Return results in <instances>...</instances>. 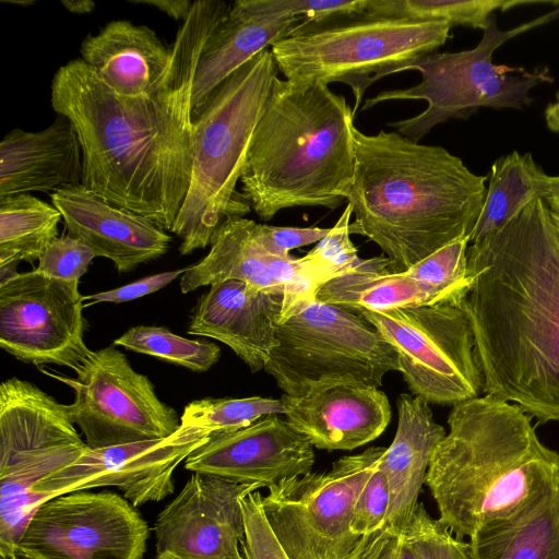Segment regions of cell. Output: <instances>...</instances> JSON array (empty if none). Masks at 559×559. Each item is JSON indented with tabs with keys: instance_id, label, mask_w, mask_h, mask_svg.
<instances>
[{
	"instance_id": "836d02e7",
	"label": "cell",
	"mask_w": 559,
	"mask_h": 559,
	"mask_svg": "<svg viewBox=\"0 0 559 559\" xmlns=\"http://www.w3.org/2000/svg\"><path fill=\"white\" fill-rule=\"evenodd\" d=\"M468 246L469 238L461 237L420 260L406 273L414 280L448 295L460 306L471 286L467 269Z\"/></svg>"
},
{
	"instance_id": "4fadbf2b",
	"label": "cell",
	"mask_w": 559,
	"mask_h": 559,
	"mask_svg": "<svg viewBox=\"0 0 559 559\" xmlns=\"http://www.w3.org/2000/svg\"><path fill=\"white\" fill-rule=\"evenodd\" d=\"M40 371L74 391L71 416L90 449L165 439L180 427L177 411L158 399L148 377L114 345L91 350L75 378Z\"/></svg>"
},
{
	"instance_id": "9a60e30c",
	"label": "cell",
	"mask_w": 559,
	"mask_h": 559,
	"mask_svg": "<svg viewBox=\"0 0 559 559\" xmlns=\"http://www.w3.org/2000/svg\"><path fill=\"white\" fill-rule=\"evenodd\" d=\"M79 283L33 270L0 284L1 348L25 364L75 370L91 352Z\"/></svg>"
},
{
	"instance_id": "d6a6232c",
	"label": "cell",
	"mask_w": 559,
	"mask_h": 559,
	"mask_svg": "<svg viewBox=\"0 0 559 559\" xmlns=\"http://www.w3.org/2000/svg\"><path fill=\"white\" fill-rule=\"evenodd\" d=\"M281 400L250 396L206 397L188 403L180 416V428L205 436L237 430L269 415H284Z\"/></svg>"
},
{
	"instance_id": "ab89813d",
	"label": "cell",
	"mask_w": 559,
	"mask_h": 559,
	"mask_svg": "<svg viewBox=\"0 0 559 559\" xmlns=\"http://www.w3.org/2000/svg\"><path fill=\"white\" fill-rule=\"evenodd\" d=\"M352 206L347 203L345 211L331 231L308 253L321 263L334 277L348 271L359 259L357 250L349 238V219Z\"/></svg>"
},
{
	"instance_id": "f907efd6",
	"label": "cell",
	"mask_w": 559,
	"mask_h": 559,
	"mask_svg": "<svg viewBox=\"0 0 559 559\" xmlns=\"http://www.w3.org/2000/svg\"><path fill=\"white\" fill-rule=\"evenodd\" d=\"M0 559H33V558H29V557H23V556H17L16 558H5V557H1V556H0Z\"/></svg>"
},
{
	"instance_id": "6da1fadb",
	"label": "cell",
	"mask_w": 559,
	"mask_h": 559,
	"mask_svg": "<svg viewBox=\"0 0 559 559\" xmlns=\"http://www.w3.org/2000/svg\"><path fill=\"white\" fill-rule=\"evenodd\" d=\"M230 7L193 1L171 44L168 70L150 94H115L82 59L61 66L51 80V107L71 121L81 142L82 186L164 230H171L190 187L192 87L201 51Z\"/></svg>"
},
{
	"instance_id": "52a82bcc",
	"label": "cell",
	"mask_w": 559,
	"mask_h": 559,
	"mask_svg": "<svg viewBox=\"0 0 559 559\" xmlns=\"http://www.w3.org/2000/svg\"><path fill=\"white\" fill-rule=\"evenodd\" d=\"M451 27L439 20L346 14L319 23L304 21L271 51L288 81L347 84L356 115L371 84L435 52L450 38Z\"/></svg>"
},
{
	"instance_id": "44dd1931",
	"label": "cell",
	"mask_w": 559,
	"mask_h": 559,
	"mask_svg": "<svg viewBox=\"0 0 559 559\" xmlns=\"http://www.w3.org/2000/svg\"><path fill=\"white\" fill-rule=\"evenodd\" d=\"M284 295L258 290L243 282L215 283L199 297L187 333L227 345L252 372L264 370L276 344Z\"/></svg>"
},
{
	"instance_id": "484cf974",
	"label": "cell",
	"mask_w": 559,
	"mask_h": 559,
	"mask_svg": "<svg viewBox=\"0 0 559 559\" xmlns=\"http://www.w3.org/2000/svg\"><path fill=\"white\" fill-rule=\"evenodd\" d=\"M304 21L300 17L257 16L243 10L237 1L233 2L201 51L192 87L193 121L221 83Z\"/></svg>"
},
{
	"instance_id": "9c48e42d",
	"label": "cell",
	"mask_w": 559,
	"mask_h": 559,
	"mask_svg": "<svg viewBox=\"0 0 559 559\" xmlns=\"http://www.w3.org/2000/svg\"><path fill=\"white\" fill-rule=\"evenodd\" d=\"M70 407L37 385L10 378L0 385V556L17 557L19 540L41 503L35 487L87 449Z\"/></svg>"
},
{
	"instance_id": "603a6c76",
	"label": "cell",
	"mask_w": 559,
	"mask_h": 559,
	"mask_svg": "<svg viewBox=\"0 0 559 559\" xmlns=\"http://www.w3.org/2000/svg\"><path fill=\"white\" fill-rule=\"evenodd\" d=\"M83 152L71 121L58 115L39 131L13 129L0 143V197L82 185Z\"/></svg>"
},
{
	"instance_id": "8d00e7d4",
	"label": "cell",
	"mask_w": 559,
	"mask_h": 559,
	"mask_svg": "<svg viewBox=\"0 0 559 559\" xmlns=\"http://www.w3.org/2000/svg\"><path fill=\"white\" fill-rule=\"evenodd\" d=\"M94 258L96 254L83 241L69 235L61 236L48 246L35 270L52 278L80 281Z\"/></svg>"
},
{
	"instance_id": "d590c367",
	"label": "cell",
	"mask_w": 559,
	"mask_h": 559,
	"mask_svg": "<svg viewBox=\"0 0 559 559\" xmlns=\"http://www.w3.org/2000/svg\"><path fill=\"white\" fill-rule=\"evenodd\" d=\"M247 12L261 17H300L319 23L329 19L365 13L368 0H238Z\"/></svg>"
},
{
	"instance_id": "e0dca14e",
	"label": "cell",
	"mask_w": 559,
	"mask_h": 559,
	"mask_svg": "<svg viewBox=\"0 0 559 559\" xmlns=\"http://www.w3.org/2000/svg\"><path fill=\"white\" fill-rule=\"evenodd\" d=\"M260 488L192 473L155 521V559H245L242 500Z\"/></svg>"
},
{
	"instance_id": "f35d334b",
	"label": "cell",
	"mask_w": 559,
	"mask_h": 559,
	"mask_svg": "<svg viewBox=\"0 0 559 559\" xmlns=\"http://www.w3.org/2000/svg\"><path fill=\"white\" fill-rule=\"evenodd\" d=\"M262 495L254 491L242 500L246 536L245 559H290L275 537L262 508Z\"/></svg>"
},
{
	"instance_id": "d6986e66",
	"label": "cell",
	"mask_w": 559,
	"mask_h": 559,
	"mask_svg": "<svg viewBox=\"0 0 559 559\" xmlns=\"http://www.w3.org/2000/svg\"><path fill=\"white\" fill-rule=\"evenodd\" d=\"M313 445L280 415L211 433L185 461L192 473L216 475L236 483L271 487L311 472Z\"/></svg>"
},
{
	"instance_id": "bcb514c9",
	"label": "cell",
	"mask_w": 559,
	"mask_h": 559,
	"mask_svg": "<svg viewBox=\"0 0 559 559\" xmlns=\"http://www.w3.org/2000/svg\"><path fill=\"white\" fill-rule=\"evenodd\" d=\"M61 4L71 13L86 14L92 12L96 3L91 0H62Z\"/></svg>"
},
{
	"instance_id": "ba28073f",
	"label": "cell",
	"mask_w": 559,
	"mask_h": 559,
	"mask_svg": "<svg viewBox=\"0 0 559 559\" xmlns=\"http://www.w3.org/2000/svg\"><path fill=\"white\" fill-rule=\"evenodd\" d=\"M559 19V5L510 29H500L491 15L476 47L457 52H432L405 68L421 74L415 86L383 91L365 100L361 111L388 100L421 99L427 108L417 116L390 122L400 134L419 142L432 128L450 119H467L480 108L524 109L534 99L530 93L539 84L554 82L548 67L528 71L498 66L496 49L506 41Z\"/></svg>"
},
{
	"instance_id": "4316f807",
	"label": "cell",
	"mask_w": 559,
	"mask_h": 559,
	"mask_svg": "<svg viewBox=\"0 0 559 559\" xmlns=\"http://www.w3.org/2000/svg\"><path fill=\"white\" fill-rule=\"evenodd\" d=\"M317 299L358 313L454 304L448 295L414 280L406 272H392L391 261L383 254L359 258L348 271L326 282L317 293Z\"/></svg>"
},
{
	"instance_id": "2e32d148",
	"label": "cell",
	"mask_w": 559,
	"mask_h": 559,
	"mask_svg": "<svg viewBox=\"0 0 559 559\" xmlns=\"http://www.w3.org/2000/svg\"><path fill=\"white\" fill-rule=\"evenodd\" d=\"M227 280L284 295L282 322L301 304L316 298L330 277L308 254L302 258L272 254L261 241L260 224L242 216H229L214 231L209 253L181 275L180 289L188 294Z\"/></svg>"
},
{
	"instance_id": "e575fe53",
	"label": "cell",
	"mask_w": 559,
	"mask_h": 559,
	"mask_svg": "<svg viewBox=\"0 0 559 559\" xmlns=\"http://www.w3.org/2000/svg\"><path fill=\"white\" fill-rule=\"evenodd\" d=\"M402 532L419 559H473L468 540L456 537L418 502Z\"/></svg>"
},
{
	"instance_id": "5b68a950",
	"label": "cell",
	"mask_w": 559,
	"mask_h": 559,
	"mask_svg": "<svg viewBox=\"0 0 559 559\" xmlns=\"http://www.w3.org/2000/svg\"><path fill=\"white\" fill-rule=\"evenodd\" d=\"M353 109L321 82L273 80L241 171L255 214L346 201L355 171Z\"/></svg>"
},
{
	"instance_id": "f1b7e54d",
	"label": "cell",
	"mask_w": 559,
	"mask_h": 559,
	"mask_svg": "<svg viewBox=\"0 0 559 559\" xmlns=\"http://www.w3.org/2000/svg\"><path fill=\"white\" fill-rule=\"evenodd\" d=\"M483 209L469 235V243L501 229L531 202L551 198L552 176L531 153H511L497 158L489 171Z\"/></svg>"
},
{
	"instance_id": "7402d4cb",
	"label": "cell",
	"mask_w": 559,
	"mask_h": 559,
	"mask_svg": "<svg viewBox=\"0 0 559 559\" xmlns=\"http://www.w3.org/2000/svg\"><path fill=\"white\" fill-rule=\"evenodd\" d=\"M280 400L290 427L320 450L365 445L385 430L392 414L386 394L367 385L334 384Z\"/></svg>"
},
{
	"instance_id": "7bdbcfd3",
	"label": "cell",
	"mask_w": 559,
	"mask_h": 559,
	"mask_svg": "<svg viewBox=\"0 0 559 559\" xmlns=\"http://www.w3.org/2000/svg\"><path fill=\"white\" fill-rule=\"evenodd\" d=\"M187 267L148 275L118 288L83 296V300L120 304L153 294L186 272Z\"/></svg>"
},
{
	"instance_id": "277c9868",
	"label": "cell",
	"mask_w": 559,
	"mask_h": 559,
	"mask_svg": "<svg viewBox=\"0 0 559 559\" xmlns=\"http://www.w3.org/2000/svg\"><path fill=\"white\" fill-rule=\"evenodd\" d=\"M425 485L439 520L459 538L519 512L559 476V452L537 437L532 417L490 395L452 406Z\"/></svg>"
},
{
	"instance_id": "60d3db41",
	"label": "cell",
	"mask_w": 559,
	"mask_h": 559,
	"mask_svg": "<svg viewBox=\"0 0 559 559\" xmlns=\"http://www.w3.org/2000/svg\"><path fill=\"white\" fill-rule=\"evenodd\" d=\"M331 228L281 227L260 224V237L264 248L274 255L288 257L289 251L321 241Z\"/></svg>"
},
{
	"instance_id": "4dcf8cb0",
	"label": "cell",
	"mask_w": 559,
	"mask_h": 559,
	"mask_svg": "<svg viewBox=\"0 0 559 559\" xmlns=\"http://www.w3.org/2000/svg\"><path fill=\"white\" fill-rule=\"evenodd\" d=\"M548 4L559 1L536 0H368L367 13L388 16H406L421 20L445 21L451 26L461 25L484 31L497 11L515 7Z\"/></svg>"
},
{
	"instance_id": "7c38bea8",
	"label": "cell",
	"mask_w": 559,
	"mask_h": 559,
	"mask_svg": "<svg viewBox=\"0 0 559 559\" xmlns=\"http://www.w3.org/2000/svg\"><path fill=\"white\" fill-rule=\"evenodd\" d=\"M360 314L396 352L413 395L454 406L483 393L474 335L460 306L438 302Z\"/></svg>"
},
{
	"instance_id": "f546056e",
	"label": "cell",
	"mask_w": 559,
	"mask_h": 559,
	"mask_svg": "<svg viewBox=\"0 0 559 559\" xmlns=\"http://www.w3.org/2000/svg\"><path fill=\"white\" fill-rule=\"evenodd\" d=\"M61 219L52 203L29 193L0 197V284L17 274L20 262L40 259Z\"/></svg>"
},
{
	"instance_id": "8992f818",
	"label": "cell",
	"mask_w": 559,
	"mask_h": 559,
	"mask_svg": "<svg viewBox=\"0 0 559 559\" xmlns=\"http://www.w3.org/2000/svg\"><path fill=\"white\" fill-rule=\"evenodd\" d=\"M277 72L271 49L262 50L216 87L194 120L190 187L170 230L181 240L180 254L207 247L233 215L236 185Z\"/></svg>"
},
{
	"instance_id": "8fae6325",
	"label": "cell",
	"mask_w": 559,
	"mask_h": 559,
	"mask_svg": "<svg viewBox=\"0 0 559 559\" xmlns=\"http://www.w3.org/2000/svg\"><path fill=\"white\" fill-rule=\"evenodd\" d=\"M386 448L344 455L324 472L269 487L265 518L290 559H356L364 537L350 531L355 502Z\"/></svg>"
},
{
	"instance_id": "681fc988",
	"label": "cell",
	"mask_w": 559,
	"mask_h": 559,
	"mask_svg": "<svg viewBox=\"0 0 559 559\" xmlns=\"http://www.w3.org/2000/svg\"><path fill=\"white\" fill-rule=\"evenodd\" d=\"M3 3H11V4H16V5H32L34 4V1L33 0H25V1H21V0H2Z\"/></svg>"
},
{
	"instance_id": "3957f363",
	"label": "cell",
	"mask_w": 559,
	"mask_h": 559,
	"mask_svg": "<svg viewBox=\"0 0 559 559\" xmlns=\"http://www.w3.org/2000/svg\"><path fill=\"white\" fill-rule=\"evenodd\" d=\"M355 171L346 195L355 221L349 234L373 241L391 271L414 264L469 235L486 197L487 176L476 175L441 146L396 131L368 135L353 128Z\"/></svg>"
},
{
	"instance_id": "5bb4252c",
	"label": "cell",
	"mask_w": 559,
	"mask_h": 559,
	"mask_svg": "<svg viewBox=\"0 0 559 559\" xmlns=\"http://www.w3.org/2000/svg\"><path fill=\"white\" fill-rule=\"evenodd\" d=\"M150 530L112 491L79 490L41 502L17 544L33 559H143Z\"/></svg>"
},
{
	"instance_id": "c3c4849f",
	"label": "cell",
	"mask_w": 559,
	"mask_h": 559,
	"mask_svg": "<svg viewBox=\"0 0 559 559\" xmlns=\"http://www.w3.org/2000/svg\"><path fill=\"white\" fill-rule=\"evenodd\" d=\"M551 198H559V175L558 176H552Z\"/></svg>"
},
{
	"instance_id": "cb8c5ba5",
	"label": "cell",
	"mask_w": 559,
	"mask_h": 559,
	"mask_svg": "<svg viewBox=\"0 0 559 559\" xmlns=\"http://www.w3.org/2000/svg\"><path fill=\"white\" fill-rule=\"evenodd\" d=\"M81 59L115 94L136 97L152 93L163 81L173 56L146 25L115 20L81 44Z\"/></svg>"
},
{
	"instance_id": "7a4b0ae2",
	"label": "cell",
	"mask_w": 559,
	"mask_h": 559,
	"mask_svg": "<svg viewBox=\"0 0 559 559\" xmlns=\"http://www.w3.org/2000/svg\"><path fill=\"white\" fill-rule=\"evenodd\" d=\"M483 393L539 423L559 421V233L543 199L467 248Z\"/></svg>"
},
{
	"instance_id": "1f68e13d",
	"label": "cell",
	"mask_w": 559,
	"mask_h": 559,
	"mask_svg": "<svg viewBox=\"0 0 559 559\" xmlns=\"http://www.w3.org/2000/svg\"><path fill=\"white\" fill-rule=\"evenodd\" d=\"M112 345L153 356L195 372L210 370L221 357V348L216 344L189 340L164 326H132L116 338Z\"/></svg>"
},
{
	"instance_id": "74e56055",
	"label": "cell",
	"mask_w": 559,
	"mask_h": 559,
	"mask_svg": "<svg viewBox=\"0 0 559 559\" xmlns=\"http://www.w3.org/2000/svg\"><path fill=\"white\" fill-rule=\"evenodd\" d=\"M390 502L386 478L379 468L374 471L360 491L352 513L350 531L368 538L384 527Z\"/></svg>"
},
{
	"instance_id": "f6af8a7d",
	"label": "cell",
	"mask_w": 559,
	"mask_h": 559,
	"mask_svg": "<svg viewBox=\"0 0 559 559\" xmlns=\"http://www.w3.org/2000/svg\"><path fill=\"white\" fill-rule=\"evenodd\" d=\"M545 121L551 132L559 134V91L556 94V100L545 109Z\"/></svg>"
},
{
	"instance_id": "ac0fdd59",
	"label": "cell",
	"mask_w": 559,
	"mask_h": 559,
	"mask_svg": "<svg viewBox=\"0 0 559 559\" xmlns=\"http://www.w3.org/2000/svg\"><path fill=\"white\" fill-rule=\"evenodd\" d=\"M209 436L179 429L165 439L90 449L70 466L38 484L41 502L52 497L97 487H117L134 507L157 502L175 490L177 466Z\"/></svg>"
},
{
	"instance_id": "7dc6e473",
	"label": "cell",
	"mask_w": 559,
	"mask_h": 559,
	"mask_svg": "<svg viewBox=\"0 0 559 559\" xmlns=\"http://www.w3.org/2000/svg\"><path fill=\"white\" fill-rule=\"evenodd\" d=\"M546 202L548 204L554 225L559 233V198H550L546 200Z\"/></svg>"
},
{
	"instance_id": "83f0119b",
	"label": "cell",
	"mask_w": 559,
	"mask_h": 559,
	"mask_svg": "<svg viewBox=\"0 0 559 559\" xmlns=\"http://www.w3.org/2000/svg\"><path fill=\"white\" fill-rule=\"evenodd\" d=\"M473 559H559V476L513 515L468 538Z\"/></svg>"
},
{
	"instance_id": "b9f144b4",
	"label": "cell",
	"mask_w": 559,
	"mask_h": 559,
	"mask_svg": "<svg viewBox=\"0 0 559 559\" xmlns=\"http://www.w3.org/2000/svg\"><path fill=\"white\" fill-rule=\"evenodd\" d=\"M356 559H419L406 540L402 530L383 527L362 538Z\"/></svg>"
},
{
	"instance_id": "ee69618b",
	"label": "cell",
	"mask_w": 559,
	"mask_h": 559,
	"mask_svg": "<svg viewBox=\"0 0 559 559\" xmlns=\"http://www.w3.org/2000/svg\"><path fill=\"white\" fill-rule=\"evenodd\" d=\"M129 2L154 7L176 21H185L193 4L190 0H129Z\"/></svg>"
},
{
	"instance_id": "30bf717a",
	"label": "cell",
	"mask_w": 559,
	"mask_h": 559,
	"mask_svg": "<svg viewBox=\"0 0 559 559\" xmlns=\"http://www.w3.org/2000/svg\"><path fill=\"white\" fill-rule=\"evenodd\" d=\"M264 371L293 397L334 385L379 388L399 371L394 348L360 313L312 298L277 323Z\"/></svg>"
},
{
	"instance_id": "ffe728a7",
	"label": "cell",
	"mask_w": 559,
	"mask_h": 559,
	"mask_svg": "<svg viewBox=\"0 0 559 559\" xmlns=\"http://www.w3.org/2000/svg\"><path fill=\"white\" fill-rule=\"evenodd\" d=\"M69 236L87 245L97 257L110 260L119 273L156 260L171 237L147 218L120 207L82 185L50 194Z\"/></svg>"
},
{
	"instance_id": "d4e9b609",
	"label": "cell",
	"mask_w": 559,
	"mask_h": 559,
	"mask_svg": "<svg viewBox=\"0 0 559 559\" xmlns=\"http://www.w3.org/2000/svg\"><path fill=\"white\" fill-rule=\"evenodd\" d=\"M397 428L382 455L383 472L390 493L384 527L402 530L418 503L432 453L445 436L435 420L429 403L413 394L397 397Z\"/></svg>"
}]
</instances>
